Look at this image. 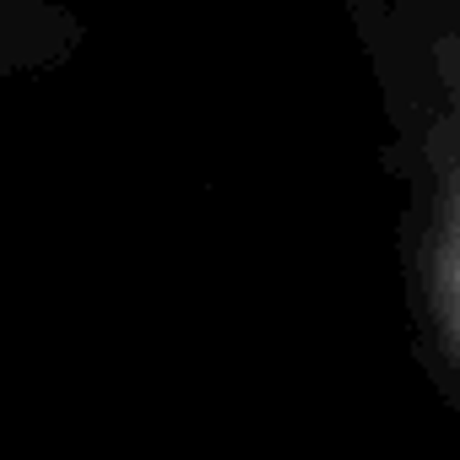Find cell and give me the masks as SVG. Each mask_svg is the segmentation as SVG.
I'll list each match as a JSON object with an SVG mask.
<instances>
[{"label": "cell", "instance_id": "6da1fadb", "mask_svg": "<svg viewBox=\"0 0 460 460\" xmlns=\"http://www.w3.org/2000/svg\"><path fill=\"white\" fill-rule=\"evenodd\" d=\"M87 49V17L66 0H0V87L71 66Z\"/></svg>", "mask_w": 460, "mask_h": 460}]
</instances>
